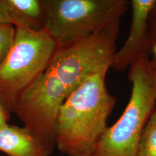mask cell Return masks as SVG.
<instances>
[{"label": "cell", "instance_id": "6da1fadb", "mask_svg": "<svg viewBox=\"0 0 156 156\" xmlns=\"http://www.w3.org/2000/svg\"><path fill=\"white\" fill-rule=\"evenodd\" d=\"M107 73L90 76L67 97L58 112L56 147L67 156L95 155L116 99L106 85Z\"/></svg>", "mask_w": 156, "mask_h": 156}, {"label": "cell", "instance_id": "7a4b0ae2", "mask_svg": "<svg viewBox=\"0 0 156 156\" xmlns=\"http://www.w3.org/2000/svg\"><path fill=\"white\" fill-rule=\"evenodd\" d=\"M149 55H142L130 65V99L119 120L107 128L95 156H137L142 132L155 110L156 60Z\"/></svg>", "mask_w": 156, "mask_h": 156}, {"label": "cell", "instance_id": "3957f363", "mask_svg": "<svg viewBox=\"0 0 156 156\" xmlns=\"http://www.w3.org/2000/svg\"><path fill=\"white\" fill-rule=\"evenodd\" d=\"M44 28L57 47L77 42L119 23L127 0H43Z\"/></svg>", "mask_w": 156, "mask_h": 156}, {"label": "cell", "instance_id": "277c9868", "mask_svg": "<svg viewBox=\"0 0 156 156\" xmlns=\"http://www.w3.org/2000/svg\"><path fill=\"white\" fill-rule=\"evenodd\" d=\"M56 48L45 28L15 27L14 43L0 64V103L9 113L20 95L46 71Z\"/></svg>", "mask_w": 156, "mask_h": 156}, {"label": "cell", "instance_id": "5b68a950", "mask_svg": "<svg viewBox=\"0 0 156 156\" xmlns=\"http://www.w3.org/2000/svg\"><path fill=\"white\" fill-rule=\"evenodd\" d=\"M119 34L117 23L77 42L57 47L46 70L61 82L69 95L86 78L107 73L112 67Z\"/></svg>", "mask_w": 156, "mask_h": 156}, {"label": "cell", "instance_id": "8992f818", "mask_svg": "<svg viewBox=\"0 0 156 156\" xmlns=\"http://www.w3.org/2000/svg\"><path fill=\"white\" fill-rule=\"evenodd\" d=\"M67 96L61 82L46 70L20 95L13 110L50 155L56 147L58 112Z\"/></svg>", "mask_w": 156, "mask_h": 156}, {"label": "cell", "instance_id": "52a82bcc", "mask_svg": "<svg viewBox=\"0 0 156 156\" xmlns=\"http://www.w3.org/2000/svg\"><path fill=\"white\" fill-rule=\"evenodd\" d=\"M156 0H131L132 21L129 34L114 55L112 67L122 72L137 58L151 53L148 18Z\"/></svg>", "mask_w": 156, "mask_h": 156}, {"label": "cell", "instance_id": "ba28073f", "mask_svg": "<svg viewBox=\"0 0 156 156\" xmlns=\"http://www.w3.org/2000/svg\"><path fill=\"white\" fill-rule=\"evenodd\" d=\"M0 152L7 156H50L30 130L9 124L0 128Z\"/></svg>", "mask_w": 156, "mask_h": 156}, {"label": "cell", "instance_id": "9c48e42d", "mask_svg": "<svg viewBox=\"0 0 156 156\" xmlns=\"http://www.w3.org/2000/svg\"><path fill=\"white\" fill-rule=\"evenodd\" d=\"M10 23L15 27L44 29L43 0H1Z\"/></svg>", "mask_w": 156, "mask_h": 156}, {"label": "cell", "instance_id": "30bf717a", "mask_svg": "<svg viewBox=\"0 0 156 156\" xmlns=\"http://www.w3.org/2000/svg\"><path fill=\"white\" fill-rule=\"evenodd\" d=\"M137 156H156V109L142 132Z\"/></svg>", "mask_w": 156, "mask_h": 156}, {"label": "cell", "instance_id": "8fae6325", "mask_svg": "<svg viewBox=\"0 0 156 156\" xmlns=\"http://www.w3.org/2000/svg\"><path fill=\"white\" fill-rule=\"evenodd\" d=\"M15 27L12 24H0V64L4 61L12 46Z\"/></svg>", "mask_w": 156, "mask_h": 156}, {"label": "cell", "instance_id": "7c38bea8", "mask_svg": "<svg viewBox=\"0 0 156 156\" xmlns=\"http://www.w3.org/2000/svg\"><path fill=\"white\" fill-rule=\"evenodd\" d=\"M149 25V34L151 39V52H153L154 57L156 58V2L150 13L148 18Z\"/></svg>", "mask_w": 156, "mask_h": 156}, {"label": "cell", "instance_id": "4fadbf2b", "mask_svg": "<svg viewBox=\"0 0 156 156\" xmlns=\"http://www.w3.org/2000/svg\"><path fill=\"white\" fill-rule=\"evenodd\" d=\"M9 117V113L6 110L2 103H0V128L7 124Z\"/></svg>", "mask_w": 156, "mask_h": 156}, {"label": "cell", "instance_id": "5bb4252c", "mask_svg": "<svg viewBox=\"0 0 156 156\" xmlns=\"http://www.w3.org/2000/svg\"><path fill=\"white\" fill-rule=\"evenodd\" d=\"M11 24L10 21L7 17V13H6L5 9L4 8L2 3L0 0V24Z\"/></svg>", "mask_w": 156, "mask_h": 156}, {"label": "cell", "instance_id": "9a60e30c", "mask_svg": "<svg viewBox=\"0 0 156 156\" xmlns=\"http://www.w3.org/2000/svg\"><path fill=\"white\" fill-rule=\"evenodd\" d=\"M155 109H156V98H155Z\"/></svg>", "mask_w": 156, "mask_h": 156}, {"label": "cell", "instance_id": "2e32d148", "mask_svg": "<svg viewBox=\"0 0 156 156\" xmlns=\"http://www.w3.org/2000/svg\"><path fill=\"white\" fill-rule=\"evenodd\" d=\"M4 156H7V155H4Z\"/></svg>", "mask_w": 156, "mask_h": 156}, {"label": "cell", "instance_id": "e0dca14e", "mask_svg": "<svg viewBox=\"0 0 156 156\" xmlns=\"http://www.w3.org/2000/svg\"><path fill=\"white\" fill-rule=\"evenodd\" d=\"M93 156H95V155H93Z\"/></svg>", "mask_w": 156, "mask_h": 156}]
</instances>
